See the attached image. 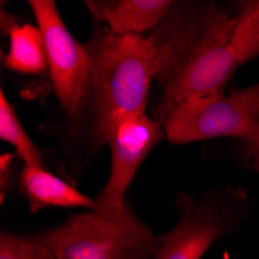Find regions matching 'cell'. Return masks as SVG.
<instances>
[{
  "label": "cell",
  "instance_id": "2",
  "mask_svg": "<svg viewBox=\"0 0 259 259\" xmlns=\"http://www.w3.org/2000/svg\"><path fill=\"white\" fill-rule=\"evenodd\" d=\"M92 58L87 89L73 120L90 152L107 145L123 121L145 115L155 81V52L149 36L113 34L95 28L85 44Z\"/></svg>",
  "mask_w": 259,
  "mask_h": 259
},
{
  "label": "cell",
  "instance_id": "11",
  "mask_svg": "<svg viewBox=\"0 0 259 259\" xmlns=\"http://www.w3.org/2000/svg\"><path fill=\"white\" fill-rule=\"evenodd\" d=\"M0 138L16 149V154L23 161V164L44 166V155L40 149L33 143L25 127L22 126L4 90L0 92Z\"/></svg>",
  "mask_w": 259,
  "mask_h": 259
},
{
  "label": "cell",
  "instance_id": "1",
  "mask_svg": "<svg viewBox=\"0 0 259 259\" xmlns=\"http://www.w3.org/2000/svg\"><path fill=\"white\" fill-rule=\"evenodd\" d=\"M234 17L214 4L177 2L149 36L163 92L160 121L177 104L224 92L239 67L233 49Z\"/></svg>",
  "mask_w": 259,
  "mask_h": 259
},
{
  "label": "cell",
  "instance_id": "13",
  "mask_svg": "<svg viewBox=\"0 0 259 259\" xmlns=\"http://www.w3.org/2000/svg\"><path fill=\"white\" fill-rule=\"evenodd\" d=\"M0 259H58V256L45 241L42 231H2L0 234Z\"/></svg>",
  "mask_w": 259,
  "mask_h": 259
},
{
  "label": "cell",
  "instance_id": "15",
  "mask_svg": "<svg viewBox=\"0 0 259 259\" xmlns=\"http://www.w3.org/2000/svg\"><path fill=\"white\" fill-rule=\"evenodd\" d=\"M13 158H14V155L10 152L0 157V190H2V200L5 199L7 183L11 180V176L8 172L11 171V166H13Z\"/></svg>",
  "mask_w": 259,
  "mask_h": 259
},
{
  "label": "cell",
  "instance_id": "14",
  "mask_svg": "<svg viewBox=\"0 0 259 259\" xmlns=\"http://www.w3.org/2000/svg\"><path fill=\"white\" fill-rule=\"evenodd\" d=\"M244 141H245L247 152H248V157L253 163V166L259 171V120L254 124L251 134Z\"/></svg>",
  "mask_w": 259,
  "mask_h": 259
},
{
  "label": "cell",
  "instance_id": "12",
  "mask_svg": "<svg viewBox=\"0 0 259 259\" xmlns=\"http://www.w3.org/2000/svg\"><path fill=\"white\" fill-rule=\"evenodd\" d=\"M233 49L239 65L259 55V0L247 2L234 17Z\"/></svg>",
  "mask_w": 259,
  "mask_h": 259
},
{
  "label": "cell",
  "instance_id": "6",
  "mask_svg": "<svg viewBox=\"0 0 259 259\" xmlns=\"http://www.w3.org/2000/svg\"><path fill=\"white\" fill-rule=\"evenodd\" d=\"M166 137L163 121L151 116L140 115L123 121L113 132L110 148V172L109 179L98 194L97 208L106 211H118L127 206L126 193L134 182L140 166Z\"/></svg>",
  "mask_w": 259,
  "mask_h": 259
},
{
  "label": "cell",
  "instance_id": "4",
  "mask_svg": "<svg viewBox=\"0 0 259 259\" xmlns=\"http://www.w3.org/2000/svg\"><path fill=\"white\" fill-rule=\"evenodd\" d=\"M259 120V84L225 95L224 92L183 101L163 118L166 138L188 145L218 137L245 140Z\"/></svg>",
  "mask_w": 259,
  "mask_h": 259
},
{
  "label": "cell",
  "instance_id": "7",
  "mask_svg": "<svg viewBox=\"0 0 259 259\" xmlns=\"http://www.w3.org/2000/svg\"><path fill=\"white\" fill-rule=\"evenodd\" d=\"M179 222L158 236L152 259H202L230 231L233 218L222 202L180 196Z\"/></svg>",
  "mask_w": 259,
  "mask_h": 259
},
{
  "label": "cell",
  "instance_id": "3",
  "mask_svg": "<svg viewBox=\"0 0 259 259\" xmlns=\"http://www.w3.org/2000/svg\"><path fill=\"white\" fill-rule=\"evenodd\" d=\"M42 233L58 259H152L158 245V236L129 205L82 209Z\"/></svg>",
  "mask_w": 259,
  "mask_h": 259
},
{
  "label": "cell",
  "instance_id": "8",
  "mask_svg": "<svg viewBox=\"0 0 259 259\" xmlns=\"http://www.w3.org/2000/svg\"><path fill=\"white\" fill-rule=\"evenodd\" d=\"M174 0H87L92 17L113 34L148 36L169 16Z\"/></svg>",
  "mask_w": 259,
  "mask_h": 259
},
{
  "label": "cell",
  "instance_id": "5",
  "mask_svg": "<svg viewBox=\"0 0 259 259\" xmlns=\"http://www.w3.org/2000/svg\"><path fill=\"white\" fill-rule=\"evenodd\" d=\"M28 5L44 34L53 92L62 110L73 121L79 113L89 82L90 53L68 31L53 0H30Z\"/></svg>",
  "mask_w": 259,
  "mask_h": 259
},
{
  "label": "cell",
  "instance_id": "9",
  "mask_svg": "<svg viewBox=\"0 0 259 259\" xmlns=\"http://www.w3.org/2000/svg\"><path fill=\"white\" fill-rule=\"evenodd\" d=\"M17 185L20 194L28 202L31 213H39L45 208H97L95 199H90L44 166L23 164L17 174Z\"/></svg>",
  "mask_w": 259,
  "mask_h": 259
},
{
  "label": "cell",
  "instance_id": "10",
  "mask_svg": "<svg viewBox=\"0 0 259 259\" xmlns=\"http://www.w3.org/2000/svg\"><path fill=\"white\" fill-rule=\"evenodd\" d=\"M14 16L2 11V31L8 34L10 49L4 65L20 75H42L49 72L45 40L40 28L31 23H17Z\"/></svg>",
  "mask_w": 259,
  "mask_h": 259
}]
</instances>
